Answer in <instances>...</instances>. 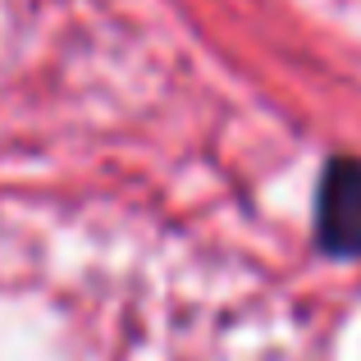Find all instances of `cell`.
Instances as JSON below:
<instances>
[{
  "label": "cell",
  "instance_id": "6da1fadb",
  "mask_svg": "<svg viewBox=\"0 0 361 361\" xmlns=\"http://www.w3.org/2000/svg\"><path fill=\"white\" fill-rule=\"evenodd\" d=\"M316 238L329 256L361 252V160H329L316 197Z\"/></svg>",
  "mask_w": 361,
  "mask_h": 361
}]
</instances>
